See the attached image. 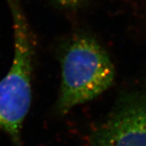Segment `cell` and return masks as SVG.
I'll list each match as a JSON object with an SVG mask.
<instances>
[{"label": "cell", "instance_id": "cell-1", "mask_svg": "<svg viewBox=\"0 0 146 146\" xmlns=\"http://www.w3.org/2000/svg\"><path fill=\"white\" fill-rule=\"evenodd\" d=\"M14 34V55L6 76L0 80V131L16 146H21V132L32 102V77L36 42L21 0H6Z\"/></svg>", "mask_w": 146, "mask_h": 146}, {"label": "cell", "instance_id": "cell-2", "mask_svg": "<svg viewBox=\"0 0 146 146\" xmlns=\"http://www.w3.org/2000/svg\"><path fill=\"white\" fill-rule=\"evenodd\" d=\"M115 75L109 55L98 42L86 36L75 37L61 58L58 111L67 114L98 98L112 85Z\"/></svg>", "mask_w": 146, "mask_h": 146}, {"label": "cell", "instance_id": "cell-3", "mask_svg": "<svg viewBox=\"0 0 146 146\" xmlns=\"http://www.w3.org/2000/svg\"><path fill=\"white\" fill-rule=\"evenodd\" d=\"M89 146H146V98L119 105L95 131Z\"/></svg>", "mask_w": 146, "mask_h": 146}, {"label": "cell", "instance_id": "cell-4", "mask_svg": "<svg viewBox=\"0 0 146 146\" xmlns=\"http://www.w3.org/2000/svg\"><path fill=\"white\" fill-rule=\"evenodd\" d=\"M58 4L66 7H74L80 5L84 0H55Z\"/></svg>", "mask_w": 146, "mask_h": 146}]
</instances>
